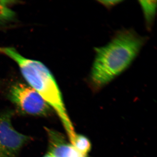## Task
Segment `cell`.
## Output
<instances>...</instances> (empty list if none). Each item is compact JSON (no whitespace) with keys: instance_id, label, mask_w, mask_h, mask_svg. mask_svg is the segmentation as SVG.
Segmentation results:
<instances>
[{"instance_id":"cell-1","label":"cell","mask_w":157,"mask_h":157,"mask_svg":"<svg viewBox=\"0 0 157 157\" xmlns=\"http://www.w3.org/2000/svg\"><path fill=\"white\" fill-rule=\"evenodd\" d=\"M146 40L132 29H124L117 32L107 45L95 48V56L88 79L91 87L101 89L127 70Z\"/></svg>"},{"instance_id":"cell-6","label":"cell","mask_w":157,"mask_h":157,"mask_svg":"<svg viewBox=\"0 0 157 157\" xmlns=\"http://www.w3.org/2000/svg\"><path fill=\"white\" fill-rule=\"evenodd\" d=\"M144 14L147 29L150 30L153 24L156 10V1H140Z\"/></svg>"},{"instance_id":"cell-4","label":"cell","mask_w":157,"mask_h":157,"mask_svg":"<svg viewBox=\"0 0 157 157\" xmlns=\"http://www.w3.org/2000/svg\"><path fill=\"white\" fill-rule=\"evenodd\" d=\"M12 115L11 111L0 115V157H17L21 149L29 139L13 128Z\"/></svg>"},{"instance_id":"cell-2","label":"cell","mask_w":157,"mask_h":157,"mask_svg":"<svg viewBox=\"0 0 157 157\" xmlns=\"http://www.w3.org/2000/svg\"><path fill=\"white\" fill-rule=\"evenodd\" d=\"M0 53L9 57L17 63L30 87L55 110L69 138H73L76 133L67 113L60 90L48 68L41 62L24 57L14 48L0 47Z\"/></svg>"},{"instance_id":"cell-8","label":"cell","mask_w":157,"mask_h":157,"mask_svg":"<svg viewBox=\"0 0 157 157\" xmlns=\"http://www.w3.org/2000/svg\"><path fill=\"white\" fill-rule=\"evenodd\" d=\"M14 1H0V23L12 20L15 14L9 7V5Z\"/></svg>"},{"instance_id":"cell-5","label":"cell","mask_w":157,"mask_h":157,"mask_svg":"<svg viewBox=\"0 0 157 157\" xmlns=\"http://www.w3.org/2000/svg\"><path fill=\"white\" fill-rule=\"evenodd\" d=\"M49 140V153L52 157H86L68 143L58 132L46 129Z\"/></svg>"},{"instance_id":"cell-9","label":"cell","mask_w":157,"mask_h":157,"mask_svg":"<svg viewBox=\"0 0 157 157\" xmlns=\"http://www.w3.org/2000/svg\"><path fill=\"white\" fill-rule=\"evenodd\" d=\"M104 7L108 9H111L112 7H114L119 3L122 2L121 1H98Z\"/></svg>"},{"instance_id":"cell-7","label":"cell","mask_w":157,"mask_h":157,"mask_svg":"<svg viewBox=\"0 0 157 157\" xmlns=\"http://www.w3.org/2000/svg\"><path fill=\"white\" fill-rule=\"evenodd\" d=\"M71 144L78 152L85 156H87V154L91 149V143L87 137L83 135L76 134L71 140Z\"/></svg>"},{"instance_id":"cell-10","label":"cell","mask_w":157,"mask_h":157,"mask_svg":"<svg viewBox=\"0 0 157 157\" xmlns=\"http://www.w3.org/2000/svg\"><path fill=\"white\" fill-rule=\"evenodd\" d=\"M43 157H52L50 155V154L49 153L47 154L44 155Z\"/></svg>"},{"instance_id":"cell-3","label":"cell","mask_w":157,"mask_h":157,"mask_svg":"<svg viewBox=\"0 0 157 157\" xmlns=\"http://www.w3.org/2000/svg\"><path fill=\"white\" fill-rule=\"evenodd\" d=\"M9 98L17 109L25 114L42 116L50 112L51 107L39 93L23 83L11 86Z\"/></svg>"}]
</instances>
